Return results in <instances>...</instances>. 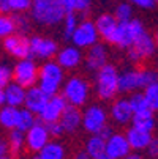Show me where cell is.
<instances>
[{
	"instance_id": "6da1fadb",
	"label": "cell",
	"mask_w": 158,
	"mask_h": 159,
	"mask_svg": "<svg viewBox=\"0 0 158 159\" xmlns=\"http://www.w3.org/2000/svg\"><path fill=\"white\" fill-rule=\"evenodd\" d=\"M65 80V70L52 58L44 60V63L38 68V80L36 85L48 96L60 93V88Z\"/></svg>"
},
{
	"instance_id": "7a4b0ae2",
	"label": "cell",
	"mask_w": 158,
	"mask_h": 159,
	"mask_svg": "<svg viewBox=\"0 0 158 159\" xmlns=\"http://www.w3.org/2000/svg\"><path fill=\"white\" fill-rule=\"evenodd\" d=\"M30 11L32 19L41 25H57L66 14L60 0H33Z\"/></svg>"
},
{
	"instance_id": "3957f363",
	"label": "cell",
	"mask_w": 158,
	"mask_h": 159,
	"mask_svg": "<svg viewBox=\"0 0 158 159\" xmlns=\"http://www.w3.org/2000/svg\"><path fill=\"white\" fill-rule=\"evenodd\" d=\"M95 93L101 101H112L119 93V71L114 65H103L95 71Z\"/></svg>"
},
{
	"instance_id": "277c9868",
	"label": "cell",
	"mask_w": 158,
	"mask_h": 159,
	"mask_svg": "<svg viewBox=\"0 0 158 159\" xmlns=\"http://www.w3.org/2000/svg\"><path fill=\"white\" fill-rule=\"evenodd\" d=\"M60 95L63 96L66 104L76 106V107H84L90 98V85L84 77L71 76L63 80V85L60 88Z\"/></svg>"
},
{
	"instance_id": "5b68a950",
	"label": "cell",
	"mask_w": 158,
	"mask_h": 159,
	"mask_svg": "<svg viewBox=\"0 0 158 159\" xmlns=\"http://www.w3.org/2000/svg\"><path fill=\"white\" fill-rule=\"evenodd\" d=\"M156 80H158V73L155 70H149V68L127 70L122 74H119V92L133 93Z\"/></svg>"
},
{
	"instance_id": "8992f818",
	"label": "cell",
	"mask_w": 158,
	"mask_h": 159,
	"mask_svg": "<svg viewBox=\"0 0 158 159\" xmlns=\"http://www.w3.org/2000/svg\"><path fill=\"white\" fill-rule=\"evenodd\" d=\"M142 32H146V27H144V24L139 19L131 17L130 20L119 22L112 44L117 46V48H120V49H128L133 44V41L136 39Z\"/></svg>"
},
{
	"instance_id": "52a82bcc",
	"label": "cell",
	"mask_w": 158,
	"mask_h": 159,
	"mask_svg": "<svg viewBox=\"0 0 158 159\" xmlns=\"http://www.w3.org/2000/svg\"><path fill=\"white\" fill-rule=\"evenodd\" d=\"M108 110L101 104H89L82 112V125L81 128L87 134H98L103 128L108 126Z\"/></svg>"
},
{
	"instance_id": "ba28073f",
	"label": "cell",
	"mask_w": 158,
	"mask_h": 159,
	"mask_svg": "<svg viewBox=\"0 0 158 159\" xmlns=\"http://www.w3.org/2000/svg\"><path fill=\"white\" fill-rule=\"evenodd\" d=\"M127 51H128V58L133 63H139L141 60H147V58L153 57L156 52L155 38L150 33H147V30H146L133 41V44Z\"/></svg>"
},
{
	"instance_id": "9c48e42d",
	"label": "cell",
	"mask_w": 158,
	"mask_h": 159,
	"mask_svg": "<svg viewBox=\"0 0 158 159\" xmlns=\"http://www.w3.org/2000/svg\"><path fill=\"white\" fill-rule=\"evenodd\" d=\"M11 79L14 82L21 84L22 87H26V88H29L32 85H36V80H38V66H36L35 60L32 57L17 60V63L13 66Z\"/></svg>"
},
{
	"instance_id": "30bf717a",
	"label": "cell",
	"mask_w": 158,
	"mask_h": 159,
	"mask_svg": "<svg viewBox=\"0 0 158 159\" xmlns=\"http://www.w3.org/2000/svg\"><path fill=\"white\" fill-rule=\"evenodd\" d=\"M49 140H51V135H49L48 126L40 118H36V121L26 131V148L35 154Z\"/></svg>"
},
{
	"instance_id": "8fae6325",
	"label": "cell",
	"mask_w": 158,
	"mask_h": 159,
	"mask_svg": "<svg viewBox=\"0 0 158 159\" xmlns=\"http://www.w3.org/2000/svg\"><path fill=\"white\" fill-rule=\"evenodd\" d=\"M98 38H100V35H98V30L95 27V22L85 19V20H81L78 24V27L73 32L70 39L76 48L87 49V48L92 46V44H95L98 41Z\"/></svg>"
},
{
	"instance_id": "7c38bea8",
	"label": "cell",
	"mask_w": 158,
	"mask_h": 159,
	"mask_svg": "<svg viewBox=\"0 0 158 159\" xmlns=\"http://www.w3.org/2000/svg\"><path fill=\"white\" fill-rule=\"evenodd\" d=\"M29 46H30V57L38 60H51L55 57L59 51L57 41L46 36H32L29 39Z\"/></svg>"
},
{
	"instance_id": "4fadbf2b",
	"label": "cell",
	"mask_w": 158,
	"mask_h": 159,
	"mask_svg": "<svg viewBox=\"0 0 158 159\" xmlns=\"http://www.w3.org/2000/svg\"><path fill=\"white\" fill-rule=\"evenodd\" d=\"M2 46L5 52L17 60L21 58H27L30 57V46H29V39L26 35L22 33H13L7 38H3Z\"/></svg>"
},
{
	"instance_id": "5bb4252c",
	"label": "cell",
	"mask_w": 158,
	"mask_h": 159,
	"mask_svg": "<svg viewBox=\"0 0 158 159\" xmlns=\"http://www.w3.org/2000/svg\"><path fill=\"white\" fill-rule=\"evenodd\" d=\"M131 151L130 143L122 132H112L106 139L104 145V157L108 159H123Z\"/></svg>"
},
{
	"instance_id": "9a60e30c",
	"label": "cell",
	"mask_w": 158,
	"mask_h": 159,
	"mask_svg": "<svg viewBox=\"0 0 158 159\" xmlns=\"http://www.w3.org/2000/svg\"><path fill=\"white\" fill-rule=\"evenodd\" d=\"M66 107V101L63 99L62 95H52L48 98L44 107L41 109V112L38 113V118L43 123H51V121H59L60 115L63 113Z\"/></svg>"
},
{
	"instance_id": "2e32d148",
	"label": "cell",
	"mask_w": 158,
	"mask_h": 159,
	"mask_svg": "<svg viewBox=\"0 0 158 159\" xmlns=\"http://www.w3.org/2000/svg\"><path fill=\"white\" fill-rule=\"evenodd\" d=\"M108 48L101 43H95L90 48H87V54L84 55V65L87 71H98L103 65L108 63Z\"/></svg>"
},
{
	"instance_id": "e0dca14e",
	"label": "cell",
	"mask_w": 158,
	"mask_h": 159,
	"mask_svg": "<svg viewBox=\"0 0 158 159\" xmlns=\"http://www.w3.org/2000/svg\"><path fill=\"white\" fill-rule=\"evenodd\" d=\"M109 118L119 126H127L131 121L133 117V109L128 102L127 98H119V99H112V104L108 112Z\"/></svg>"
},
{
	"instance_id": "ac0fdd59",
	"label": "cell",
	"mask_w": 158,
	"mask_h": 159,
	"mask_svg": "<svg viewBox=\"0 0 158 159\" xmlns=\"http://www.w3.org/2000/svg\"><path fill=\"white\" fill-rule=\"evenodd\" d=\"M84 54L79 48L73 46H65L63 49H59L55 54V61L63 68V70H76L82 63Z\"/></svg>"
},
{
	"instance_id": "d6986e66",
	"label": "cell",
	"mask_w": 158,
	"mask_h": 159,
	"mask_svg": "<svg viewBox=\"0 0 158 159\" xmlns=\"http://www.w3.org/2000/svg\"><path fill=\"white\" fill-rule=\"evenodd\" d=\"M59 123L62 125L63 134H74V132H78V129L82 125V112H81V109L76 107V106L66 104L63 113L59 118Z\"/></svg>"
},
{
	"instance_id": "ffe728a7",
	"label": "cell",
	"mask_w": 158,
	"mask_h": 159,
	"mask_svg": "<svg viewBox=\"0 0 158 159\" xmlns=\"http://www.w3.org/2000/svg\"><path fill=\"white\" fill-rule=\"evenodd\" d=\"M117 25H119V20L116 19L114 14H109V13L100 14L95 20V27L98 30V35L109 44H112V41H114Z\"/></svg>"
},
{
	"instance_id": "44dd1931",
	"label": "cell",
	"mask_w": 158,
	"mask_h": 159,
	"mask_svg": "<svg viewBox=\"0 0 158 159\" xmlns=\"http://www.w3.org/2000/svg\"><path fill=\"white\" fill-rule=\"evenodd\" d=\"M48 95L43 92V90L38 87V85H32L29 88H26V98H24V106L26 109H29L30 112H33L35 115L41 112V109L44 107L48 101Z\"/></svg>"
},
{
	"instance_id": "7402d4cb",
	"label": "cell",
	"mask_w": 158,
	"mask_h": 159,
	"mask_svg": "<svg viewBox=\"0 0 158 159\" xmlns=\"http://www.w3.org/2000/svg\"><path fill=\"white\" fill-rule=\"evenodd\" d=\"M125 137L130 143V148L134 150V151H142L147 148V145L150 143L152 140V132L150 131H144V129H139V128H128L127 132H125Z\"/></svg>"
},
{
	"instance_id": "603a6c76",
	"label": "cell",
	"mask_w": 158,
	"mask_h": 159,
	"mask_svg": "<svg viewBox=\"0 0 158 159\" xmlns=\"http://www.w3.org/2000/svg\"><path fill=\"white\" fill-rule=\"evenodd\" d=\"M3 96H5V104L13 106V107H22L26 98V87H22L17 82H8L3 87Z\"/></svg>"
},
{
	"instance_id": "cb8c5ba5",
	"label": "cell",
	"mask_w": 158,
	"mask_h": 159,
	"mask_svg": "<svg viewBox=\"0 0 158 159\" xmlns=\"http://www.w3.org/2000/svg\"><path fill=\"white\" fill-rule=\"evenodd\" d=\"M90 137L85 140L84 153L89 156V159H101L104 157V145L106 139H103L100 134H89Z\"/></svg>"
},
{
	"instance_id": "d4e9b609",
	"label": "cell",
	"mask_w": 158,
	"mask_h": 159,
	"mask_svg": "<svg viewBox=\"0 0 158 159\" xmlns=\"http://www.w3.org/2000/svg\"><path fill=\"white\" fill-rule=\"evenodd\" d=\"M130 123L134 128H139V129H144V131H150V132L156 128V118L153 115V110H150V109L142 110V112H134Z\"/></svg>"
},
{
	"instance_id": "484cf974",
	"label": "cell",
	"mask_w": 158,
	"mask_h": 159,
	"mask_svg": "<svg viewBox=\"0 0 158 159\" xmlns=\"http://www.w3.org/2000/svg\"><path fill=\"white\" fill-rule=\"evenodd\" d=\"M36 156L40 159H66V148L59 140H49L36 153Z\"/></svg>"
},
{
	"instance_id": "4316f807",
	"label": "cell",
	"mask_w": 158,
	"mask_h": 159,
	"mask_svg": "<svg viewBox=\"0 0 158 159\" xmlns=\"http://www.w3.org/2000/svg\"><path fill=\"white\" fill-rule=\"evenodd\" d=\"M19 120V107H13L8 104H3L0 107V126L7 131H11L17 128Z\"/></svg>"
},
{
	"instance_id": "83f0119b",
	"label": "cell",
	"mask_w": 158,
	"mask_h": 159,
	"mask_svg": "<svg viewBox=\"0 0 158 159\" xmlns=\"http://www.w3.org/2000/svg\"><path fill=\"white\" fill-rule=\"evenodd\" d=\"M7 143H8V150L11 154H21L26 150V132L17 128L11 129L8 132Z\"/></svg>"
},
{
	"instance_id": "f1b7e54d",
	"label": "cell",
	"mask_w": 158,
	"mask_h": 159,
	"mask_svg": "<svg viewBox=\"0 0 158 159\" xmlns=\"http://www.w3.org/2000/svg\"><path fill=\"white\" fill-rule=\"evenodd\" d=\"M60 3L63 5L66 13H87L90 5H92V0H60Z\"/></svg>"
},
{
	"instance_id": "f546056e",
	"label": "cell",
	"mask_w": 158,
	"mask_h": 159,
	"mask_svg": "<svg viewBox=\"0 0 158 159\" xmlns=\"http://www.w3.org/2000/svg\"><path fill=\"white\" fill-rule=\"evenodd\" d=\"M62 32H63V36L65 38H71V35H73V32L76 30V27H78V24H79V17H78V14L76 13H66L65 14V17L62 19Z\"/></svg>"
},
{
	"instance_id": "4dcf8cb0",
	"label": "cell",
	"mask_w": 158,
	"mask_h": 159,
	"mask_svg": "<svg viewBox=\"0 0 158 159\" xmlns=\"http://www.w3.org/2000/svg\"><path fill=\"white\" fill-rule=\"evenodd\" d=\"M144 96H146V101L149 104V109L150 110H158V80L156 82H152L149 85L144 87Z\"/></svg>"
},
{
	"instance_id": "1f68e13d",
	"label": "cell",
	"mask_w": 158,
	"mask_h": 159,
	"mask_svg": "<svg viewBox=\"0 0 158 159\" xmlns=\"http://www.w3.org/2000/svg\"><path fill=\"white\" fill-rule=\"evenodd\" d=\"M36 121V115L33 112H30L29 109H19V120H17V129L21 131H27L33 123Z\"/></svg>"
},
{
	"instance_id": "d6a6232c",
	"label": "cell",
	"mask_w": 158,
	"mask_h": 159,
	"mask_svg": "<svg viewBox=\"0 0 158 159\" xmlns=\"http://www.w3.org/2000/svg\"><path fill=\"white\" fill-rule=\"evenodd\" d=\"M13 33H16L14 19L10 14H0V38L3 39Z\"/></svg>"
},
{
	"instance_id": "836d02e7",
	"label": "cell",
	"mask_w": 158,
	"mask_h": 159,
	"mask_svg": "<svg viewBox=\"0 0 158 159\" xmlns=\"http://www.w3.org/2000/svg\"><path fill=\"white\" fill-rule=\"evenodd\" d=\"M128 102H130V106L133 109V113L134 112H142V110L149 109L146 96H144V93H139V90H138V92H133V95L128 98Z\"/></svg>"
},
{
	"instance_id": "e575fe53",
	"label": "cell",
	"mask_w": 158,
	"mask_h": 159,
	"mask_svg": "<svg viewBox=\"0 0 158 159\" xmlns=\"http://www.w3.org/2000/svg\"><path fill=\"white\" fill-rule=\"evenodd\" d=\"M114 16L119 22H123V20H130L133 17V7L130 2H122L116 7V11H114Z\"/></svg>"
},
{
	"instance_id": "d590c367",
	"label": "cell",
	"mask_w": 158,
	"mask_h": 159,
	"mask_svg": "<svg viewBox=\"0 0 158 159\" xmlns=\"http://www.w3.org/2000/svg\"><path fill=\"white\" fill-rule=\"evenodd\" d=\"M14 24H16V32L26 35L30 30V19L24 16V13H16V16H13Z\"/></svg>"
},
{
	"instance_id": "8d00e7d4",
	"label": "cell",
	"mask_w": 158,
	"mask_h": 159,
	"mask_svg": "<svg viewBox=\"0 0 158 159\" xmlns=\"http://www.w3.org/2000/svg\"><path fill=\"white\" fill-rule=\"evenodd\" d=\"M33 0H8L10 11L13 13H26L32 8Z\"/></svg>"
},
{
	"instance_id": "74e56055",
	"label": "cell",
	"mask_w": 158,
	"mask_h": 159,
	"mask_svg": "<svg viewBox=\"0 0 158 159\" xmlns=\"http://www.w3.org/2000/svg\"><path fill=\"white\" fill-rule=\"evenodd\" d=\"M48 126V131H49V135L52 139H59L63 135V129H62V125L59 121H51V123H46Z\"/></svg>"
},
{
	"instance_id": "f35d334b",
	"label": "cell",
	"mask_w": 158,
	"mask_h": 159,
	"mask_svg": "<svg viewBox=\"0 0 158 159\" xmlns=\"http://www.w3.org/2000/svg\"><path fill=\"white\" fill-rule=\"evenodd\" d=\"M10 80H11V70H10L7 65L0 63V87L3 88Z\"/></svg>"
},
{
	"instance_id": "ab89813d",
	"label": "cell",
	"mask_w": 158,
	"mask_h": 159,
	"mask_svg": "<svg viewBox=\"0 0 158 159\" xmlns=\"http://www.w3.org/2000/svg\"><path fill=\"white\" fill-rule=\"evenodd\" d=\"M128 2L134 7L141 8V10H153L156 5L155 0H128Z\"/></svg>"
},
{
	"instance_id": "60d3db41",
	"label": "cell",
	"mask_w": 158,
	"mask_h": 159,
	"mask_svg": "<svg viewBox=\"0 0 158 159\" xmlns=\"http://www.w3.org/2000/svg\"><path fill=\"white\" fill-rule=\"evenodd\" d=\"M146 151H147V156L150 159H158V137H152Z\"/></svg>"
},
{
	"instance_id": "b9f144b4",
	"label": "cell",
	"mask_w": 158,
	"mask_h": 159,
	"mask_svg": "<svg viewBox=\"0 0 158 159\" xmlns=\"http://www.w3.org/2000/svg\"><path fill=\"white\" fill-rule=\"evenodd\" d=\"M10 150H8V143H7V139L0 135V156H5L8 154Z\"/></svg>"
},
{
	"instance_id": "7bdbcfd3",
	"label": "cell",
	"mask_w": 158,
	"mask_h": 159,
	"mask_svg": "<svg viewBox=\"0 0 158 159\" xmlns=\"http://www.w3.org/2000/svg\"><path fill=\"white\" fill-rule=\"evenodd\" d=\"M123 159H144V156L141 154V151H134V150H131Z\"/></svg>"
},
{
	"instance_id": "ee69618b",
	"label": "cell",
	"mask_w": 158,
	"mask_h": 159,
	"mask_svg": "<svg viewBox=\"0 0 158 159\" xmlns=\"http://www.w3.org/2000/svg\"><path fill=\"white\" fill-rule=\"evenodd\" d=\"M8 13H11L8 7V0H0V14H8Z\"/></svg>"
},
{
	"instance_id": "f6af8a7d",
	"label": "cell",
	"mask_w": 158,
	"mask_h": 159,
	"mask_svg": "<svg viewBox=\"0 0 158 159\" xmlns=\"http://www.w3.org/2000/svg\"><path fill=\"white\" fill-rule=\"evenodd\" d=\"M5 104V96H3V88L0 87V107Z\"/></svg>"
},
{
	"instance_id": "bcb514c9",
	"label": "cell",
	"mask_w": 158,
	"mask_h": 159,
	"mask_svg": "<svg viewBox=\"0 0 158 159\" xmlns=\"http://www.w3.org/2000/svg\"><path fill=\"white\" fill-rule=\"evenodd\" d=\"M73 159H89V156H87L85 153H79V154H76Z\"/></svg>"
},
{
	"instance_id": "7dc6e473",
	"label": "cell",
	"mask_w": 158,
	"mask_h": 159,
	"mask_svg": "<svg viewBox=\"0 0 158 159\" xmlns=\"http://www.w3.org/2000/svg\"><path fill=\"white\" fill-rule=\"evenodd\" d=\"M153 38H155V43H156V49H158V30H156V33H155Z\"/></svg>"
},
{
	"instance_id": "c3c4849f",
	"label": "cell",
	"mask_w": 158,
	"mask_h": 159,
	"mask_svg": "<svg viewBox=\"0 0 158 159\" xmlns=\"http://www.w3.org/2000/svg\"><path fill=\"white\" fill-rule=\"evenodd\" d=\"M0 159H13V157H10L8 154H5V156H0Z\"/></svg>"
},
{
	"instance_id": "681fc988",
	"label": "cell",
	"mask_w": 158,
	"mask_h": 159,
	"mask_svg": "<svg viewBox=\"0 0 158 159\" xmlns=\"http://www.w3.org/2000/svg\"><path fill=\"white\" fill-rule=\"evenodd\" d=\"M32 159H40V157H38V156H33V157H32Z\"/></svg>"
},
{
	"instance_id": "f907efd6",
	"label": "cell",
	"mask_w": 158,
	"mask_h": 159,
	"mask_svg": "<svg viewBox=\"0 0 158 159\" xmlns=\"http://www.w3.org/2000/svg\"><path fill=\"white\" fill-rule=\"evenodd\" d=\"M101 159H108V157H101Z\"/></svg>"
},
{
	"instance_id": "816d5d0a",
	"label": "cell",
	"mask_w": 158,
	"mask_h": 159,
	"mask_svg": "<svg viewBox=\"0 0 158 159\" xmlns=\"http://www.w3.org/2000/svg\"><path fill=\"white\" fill-rule=\"evenodd\" d=\"M155 2H156V3H158V0H155Z\"/></svg>"
}]
</instances>
